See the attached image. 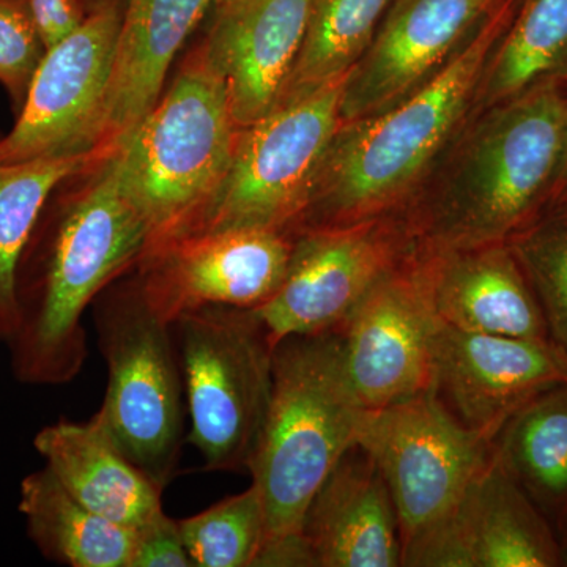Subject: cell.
Instances as JSON below:
<instances>
[{
    "label": "cell",
    "mask_w": 567,
    "mask_h": 567,
    "mask_svg": "<svg viewBox=\"0 0 567 567\" xmlns=\"http://www.w3.org/2000/svg\"><path fill=\"white\" fill-rule=\"evenodd\" d=\"M558 181H561L563 188L567 192V141H566V151H565V158H563L561 164V173H559Z\"/></svg>",
    "instance_id": "cell-33"
},
{
    "label": "cell",
    "mask_w": 567,
    "mask_h": 567,
    "mask_svg": "<svg viewBox=\"0 0 567 567\" xmlns=\"http://www.w3.org/2000/svg\"><path fill=\"white\" fill-rule=\"evenodd\" d=\"M130 567H194L181 520L162 511L137 528Z\"/></svg>",
    "instance_id": "cell-30"
},
{
    "label": "cell",
    "mask_w": 567,
    "mask_h": 567,
    "mask_svg": "<svg viewBox=\"0 0 567 567\" xmlns=\"http://www.w3.org/2000/svg\"><path fill=\"white\" fill-rule=\"evenodd\" d=\"M566 73L567 0H522L488 59L475 112Z\"/></svg>",
    "instance_id": "cell-25"
},
{
    "label": "cell",
    "mask_w": 567,
    "mask_h": 567,
    "mask_svg": "<svg viewBox=\"0 0 567 567\" xmlns=\"http://www.w3.org/2000/svg\"><path fill=\"white\" fill-rule=\"evenodd\" d=\"M122 17L118 7L89 14L73 35L47 51L17 123L0 137V164L100 151Z\"/></svg>",
    "instance_id": "cell-12"
},
{
    "label": "cell",
    "mask_w": 567,
    "mask_h": 567,
    "mask_svg": "<svg viewBox=\"0 0 567 567\" xmlns=\"http://www.w3.org/2000/svg\"><path fill=\"white\" fill-rule=\"evenodd\" d=\"M107 152L51 156L0 164V342L7 344L17 327L18 264L41 212L63 183L96 167Z\"/></svg>",
    "instance_id": "cell-24"
},
{
    "label": "cell",
    "mask_w": 567,
    "mask_h": 567,
    "mask_svg": "<svg viewBox=\"0 0 567 567\" xmlns=\"http://www.w3.org/2000/svg\"><path fill=\"white\" fill-rule=\"evenodd\" d=\"M219 0H126L99 148L112 152L162 96L175 55Z\"/></svg>",
    "instance_id": "cell-20"
},
{
    "label": "cell",
    "mask_w": 567,
    "mask_h": 567,
    "mask_svg": "<svg viewBox=\"0 0 567 567\" xmlns=\"http://www.w3.org/2000/svg\"><path fill=\"white\" fill-rule=\"evenodd\" d=\"M188 409L186 443L207 472H248L274 383L270 336L254 309L210 306L174 323Z\"/></svg>",
    "instance_id": "cell-7"
},
{
    "label": "cell",
    "mask_w": 567,
    "mask_h": 567,
    "mask_svg": "<svg viewBox=\"0 0 567 567\" xmlns=\"http://www.w3.org/2000/svg\"><path fill=\"white\" fill-rule=\"evenodd\" d=\"M311 0H219L199 44L221 78L238 128L281 102L300 55Z\"/></svg>",
    "instance_id": "cell-17"
},
{
    "label": "cell",
    "mask_w": 567,
    "mask_h": 567,
    "mask_svg": "<svg viewBox=\"0 0 567 567\" xmlns=\"http://www.w3.org/2000/svg\"><path fill=\"white\" fill-rule=\"evenodd\" d=\"M292 234L281 286L254 308L274 346L289 336L339 330L369 290L420 245L409 215Z\"/></svg>",
    "instance_id": "cell-10"
},
{
    "label": "cell",
    "mask_w": 567,
    "mask_h": 567,
    "mask_svg": "<svg viewBox=\"0 0 567 567\" xmlns=\"http://www.w3.org/2000/svg\"><path fill=\"white\" fill-rule=\"evenodd\" d=\"M424 249L440 322L472 333L551 339L539 298L509 244Z\"/></svg>",
    "instance_id": "cell-19"
},
{
    "label": "cell",
    "mask_w": 567,
    "mask_h": 567,
    "mask_svg": "<svg viewBox=\"0 0 567 567\" xmlns=\"http://www.w3.org/2000/svg\"><path fill=\"white\" fill-rule=\"evenodd\" d=\"M18 507L29 539L50 561L69 567H130L136 529L82 505L47 466L21 481Z\"/></svg>",
    "instance_id": "cell-23"
},
{
    "label": "cell",
    "mask_w": 567,
    "mask_h": 567,
    "mask_svg": "<svg viewBox=\"0 0 567 567\" xmlns=\"http://www.w3.org/2000/svg\"><path fill=\"white\" fill-rule=\"evenodd\" d=\"M361 409L338 330L289 336L275 346L270 404L248 465L267 525L259 557L301 540L309 503L354 445Z\"/></svg>",
    "instance_id": "cell-4"
},
{
    "label": "cell",
    "mask_w": 567,
    "mask_h": 567,
    "mask_svg": "<svg viewBox=\"0 0 567 567\" xmlns=\"http://www.w3.org/2000/svg\"><path fill=\"white\" fill-rule=\"evenodd\" d=\"M47 54L25 0H0V84L20 112L29 85Z\"/></svg>",
    "instance_id": "cell-29"
},
{
    "label": "cell",
    "mask_w": 567,
    "mask_h": 567,
    "mask_svg": "<svg viewBox=\"0 0 567 567\" xmlns=\"http://www.w3.org/2000/svg\"><path fill=\"white\" fill-rule=\"evenodd\" d=\"M439 327L427 256L417 245L369 290L338 330L347 380L363 409L431 391Z\"/></svg>",
    "instance_id": "cell-11"
},
{
    "label": "cell",
    "mask_w": 567,
    "mask_h": 567,
    "mask_svg": "<svg viewBox=\"0 0 567 567\" xmlns=\"http://www.w3.org/2000/svg\"><path fill=\"white\" fill-rule=\"evenodd\" d=\"M567 382V352L554 339L472 333L440 322L431 391L458 423L495 440L522 406Z\"/></svg>",
    "instance_id": "cell-14"
},
{
    "label": "cell",
    "mask_w": 567,
    "mask_h": 567,
    "mask_svg": "<svg viewBox=\"0 0 567 567\" xmlns=\"http://www.w3.org/2000/svg\"><path fill=\"white\" fill-rule=\"evenodd\" d=\"M458 145L445 182L412 213L427 249L505 244L536 221L561 173L567 96L557 80L481 111Z\"/></svg>",
    "instance_id": "cell-3"
},
{
    "label": "cell",
    "mask_w": 567,
    "mask_h": 567,
    "mask_svg": "<svg viewBox=\"0 0 567 567\" xmlns=\"http://www.w3.org/2000/svg\"><path fill=\"white\" fill-rule=\"evenodd\" d=\"M341 85L279 104L240 128L221 185L177 237L234 229L293 233L341 125Z\"/></svg>",
    "instance_id": "cell-8"
},
{
    "label": "cell",
    "mask_w": 567,
    "mask_h": 567,
    "mask_svg": "<svg viewBox=\"0 0 567 567\" xmlns=\"http://www.w3.org/2000/svg\"><path fill=\"white\" fill-rule=\"evenodd\" d=\"M33 446L69 494L115 524L137 529L164 511V488L123 454L93 416L44 425Z\"/></svg>",
    "instance_id": "cell-21"
},
{
    "label": "cell",
    "mask_w": 567,
    "mask_h": 567,
    "mask_svg": "<svg viewBox=\"0 0 567 567\" xmlns=\"http://www.w3.org/2000/svg\"><path fill=\"white\" fill-rule=\"evenodd\" d=\"M499 0H393L341 85V122L383 114L446 69Z\"/></svg>",
    "instance_id": "cell-15"
},
{
    "label": "cell",
    "mask_w": 567,
    "mask_h": 567,
    "mask_svg": "<svg viewBox=\"0 0 567 567\" xmlns=\"http://www.w3.org/2000/svg\"><path fill=\"white\" fill-rule=\"evenodd\" d=\"M354 443L385 477L402 554L457 506L494 458V440L458 423L432 391L361 409Z\"/></svg>",
    "instance_id": "cell-9"
},
{
    "label": "cell",
    "mask_w": 567,
    "mask_h": 567,
    "mask_svg": "<svg viewBox=\"0 0 567 567\" xmlns=\"http://www.w3.org/2000/svg\"><path fill=\"white\" fill-rule=\"evenodd\" d=\"M301 537L315 567H399L402 540L390 488L357 443L306 509Z\"/></svg>",
    "instance_id": "cell-18"
},
{
    "label": "cell",
    "mask_w": 567,
    "mask_h": 567,
    "mask_svg": "<svg viewBox=\"0 0 567 567\" xmlns=\"http://www.w3.org/2000/svg\"><path fill=\"white\" fill-rule=\"evenodd\" d=\"M181 529L194 567H254L262 550L265 509L256 484L183 518Z\"/></svg>",
    "instance_id": "cell-27"
},
{
    "label": "cell",
    "mask_w": 567,
    "mask_h": 567,
    "mask_svg": "<svg viewBox=\"0 0 567 567\" xmlns=\"http://www.w3.org/2000/svg\"><path fill=\"white\" fill-rule=\"evenodd\" d=\"M404 567H567V548L496 462L435 527L402 554Z\"/></svg>",
    "instance_id": "cell-16"
},
{
    "label": "cell",
    "mask_w": 567,
    "mask_h": 567,
    "mask_svg": "<svg viewBox=\"0 0 567 567\" xmlns=\"http://www.w3.org/2000/svg\"><path fill=\"white\" fill-rule=\"evenodd\" d=\"M518 0H499L446 69L415 95L341 122L298 229L386 218L415 199L429 173L475 112L477 89Z\"/></svg>",
    "instance_id": "cell-2"
},
{
    "label": "cell",
    "mask_w": 567,
    "mask_h": 567,
    "mask_svg": "<svg viewBox=\"0 0 567 567\" xmlns=\"http://www.w3.org/2000/svg\"><path fill=\"white\" fill-rule=\"evenodd\" d=\"M238 132L226 85L197 47L110 153L122 192L147 224V246L177 237L203 210L229 169Z\"/></svg>",
    "instance_id": "cell-5"
},
{
    "label": "cell",
    "mask_w": 567,
    "mask_h": 567,
    "mask_svg": "<svg viewBox=\"0 0 567 567\" xmlns=\"http://www.w3.org/2000/svg\"><path fill=\"white\" fill-rule=\"evenodd\" d=\"M494 454L567 548V382L511 416L495 436Z\"/></svg>",
    "instance_id": "cell-22"
},
{
    "label": "cell",
    "mask_w": 567,
    "mask_h": 567,
    "mask_svg": "<svg viewBox=\"0 0 567 567\" xmlns=\"http://www.w3.org/2000/svg\"><path fill=\"white\" fill-rule=\"evenodd\" d=\"M93 308L107 388L93 415L126 457L166 488L181 464L185 388L174 324L145 300L137 278L115 279Z\"/></svg>",
    "instance_id": "cell-6"
},
{
    "label": "cell",
    "mask_w": 567,
    "mask_h": 567,
    "mask_svg": "<svg viewBox=\"0 0 567 567\" xmlns=\"http://www.w3.org/2000/svg\"><path fill=\"white\" fill-rule=\"evenodd\" d=\"M391 2L311 0L303 47L279 104L344 81L374 40Z\"/></svg>",
    "instance_id": "cell-26"
},
{
    "label": "cell",
    "mask_w": 567,
    "mask_h": 567,
    "mask_svg": "<svg viewBox=\"0 0 567 567\" xmlns=\"http://www.w3.org/2000/svg\"><path fill=\"white\" fill-rule=\"evenodd\" d=\"M25 6L47 51L73 35L89 17L81 0H25Z\"/></svg>",
    "instance_id": "cell-31"
},
{
    "label": "cell",
    "mask_w": 567,
    "mask_h": 567,
    "mask_svg": "<svg viewBox=\"0 0 567 567\" xmlns=\"http://www.w3.org/2000/svg\"><path fill=\"white\" fill-rule=\"evenodd\" d=\"M507 244L539 298L551 339L567 352V210L537 218Z\"/></svg>",
    "instance_id": "cell-28"
},
{
    "label": "cell",
    "mask_w": 567,
    "mask_h": 567,
    "mask_svg": "<svg viewBox=\"0 0 567 567\" xmlns=\"http://www.w3.org/2000/svg\"><path fill=\"white\" fill-rule=\"evenodd\" d=\"M292 233L234 229L147 246L137 260L145 300L167 323L210 308H259L281 286Z\"/></svg>",
    "instance_id": "cell-13"
},
{
    "label": "cell",
    "mask_w": 567,
    "mask_h": 567,
    "mask_svg": "<svg viewBox=\"0 0 567 567\" xmlns=\"http://www.w3.org/2000/svg\"><path fill=\"white\" fill-rule=\"evenodd\" d=\"M148 237L110 155L91 183L50 197L18 264L17 327L6 344L18 382L61 386L80 375L89 354L85 309L136 267Z\"/></svg>",
    "instance_id": "cell-1"
},
{
    "label": "cell",
    "mask_w": 567,
    "mask_h": 567,
    "mask_svg": "<svg viewBox=\"0 0 567 567\" xmlns=\"http://www.w3.org/2000/svg\"><path fill=\"white\" fill-rule=\"evenodd\" d=\"M81 2L85 11H87V14H93L96 13V11L112 9V7L123 9L126 0H81Z\"/></svg>",
    "instance_id": "cell-32"
}]
</instances>
